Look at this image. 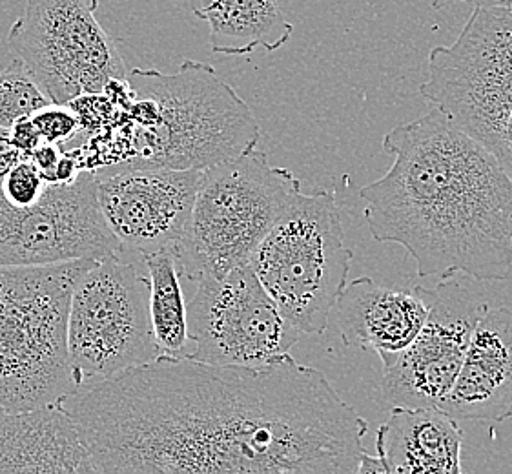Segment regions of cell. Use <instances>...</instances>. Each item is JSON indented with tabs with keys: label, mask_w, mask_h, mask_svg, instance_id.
Instances as JSON below:
<instances>
[{
	"label": "cell",
	"mask_w": 512,
	"mask_h": 474,
	"mask_svg": "<svg viewBox=\"0 0 512 474\" xmlns=\"http://www.w3.org/2000/svg\"><path fill=\"white\" fill-rule=\"evenodd\" d=\"M463 431L440 407H392L376 434L381 473L460 474Z\"/></svg>",
	"instance_id": "17"
},
{
	"label": "cell",
	"mask_w": 512,
	"mask_h": 474,
	"mask_svg": "<svg viewBox=\"0 0 512 474\" xmlns=\"http://www.w3.org/2000/svg\"><path fill=\"white\" fill-rule=\"evenodd\" d=\"M0 473H97L70 414L57 403L0 418Z\"/></svg>",
	"instance_id": "16"
},
{
	"label": "cell",
	"mask_w": 512,
	"mask_h": 474,
	"mask_svg": "<svg viewBox=\"0 0 512 474\" xmlns=\"http://www.w3.org/2000/svg\"><path fill=\"white\" fill-rule=\"evenodd\" d=\"M99 0H26L8 44L50 103L70 104L101 93L128 70L112 37L97 21Z\"/></svg>",
	"instance_id": "9"
},
{
	"label": "cell",
	"mask_w": 512,
	"mask_h": 474,
	"mask_svg": "<svg viewBox=\"0 0 512 474\" xmlns=\"http://www.w3.org/2000/svg\"><path fill=\"white\" fill-rule=\"evenodd\" d=\"M24 155L13 146L10 139V130L0 128V185L4 181V176L10 172L11 166L19 163Z\"/></svg>",
	"instance_id": "26"
},
{
	"label": "cell",
	"mask_w": 512,
	"mask_h": 474,
	"mask_svg": "<svg viewBox=\"0 0 512 474\" xmlns=\"http://www.w3.org/2000/svg\"><path fill=\"white\" fill-rule=\"evenodd\" d=\"M57 405L97 473L349 474L367 453L369 423L290 354L261 367L159 354Z\"/></svg>",
	"instance_id": "1"
},
{
	"label": "cell",
	"mask_w": 512,
	"mask_h": 474,
	"mask_svg": "<svg viewBox=\"0 0 512 474\" xmlns=\"http://www.w3.org/2000/svg\"><path fill=\"white\" fill-rule=\"evenodd\" d=\"M4 413H6V411H4V409H2V407H0V418H2V416H4Z\"/></svg>",
	"instance_id": "30"
},
{
	"label": "cell",
	"mask_w": 512,
	"mask_h": 474,
	"mask_svg": "<svg viewBox=\"0 0 512 474\" xmlns=\"http://www.w3.org/2000/svg\"><path fill=\"white\" fill-rule=\"evenodd\" d=\"M334 309L345 345L376 352L387 367L418 336L429 299L421 285L401 292L363 276L347 283Z\"/></svg>",
	"instance_id": "15"
},
{
	"label": "cell",
	"mask_w": 512,
	"mask_h": 474,
	"mask_svg": "<svg viewBox=\"0 0 512 474\" xmlns=\"http://www.w3.org/2000/svg\"><path fill=\"white\" fill-rule=\"evenodd\" d=\"M458 276L425 287L429 314L407 349L383 367L381 396L390 407H440L460 374L472 332L489 303Z\"/></svg>",
	"instance_id": "12"
},
{
	"label": "cell",
	"mask_w": 512,
	"mask_h": 474,
	"mask_svg": "<svg viewBox=\"0 0 512 474\" xmlns=\"http://www.w3.org/2000/svg\"><path fill=\"white\" fill-rule=\"evenodd\" d=\"M494 155L498 157V161L502 163L503 168L509 172L512 165V112L503 124L498 145L494 148Z\"/></svg>",
	"instance_id": "27"
},
{
	"label": "cell",
	"mask_w": 512,
	"mask_h": 474,
	"mask_svg": "<svg viewBox=\"0 0 512 474\" xmlns=\"http://www.w3.org/2000/svg\"><path fill=\"white\" fill-rule=\"evenodd\" d=\"M150 287L143 258L119 252L93 259L75 281L68 312L73 382H97L155 360Z\"/></svg>",
	"instance_id": "7"
},
{
	"label": "cell",
	"mask_w": 512,
	"mask_h": 474,
	"mask_svg": "<svg viewBox=\"0 0 512 474\" xmlns=\"http://www.w3.org/2000/svg\"><path fill=\"white\" fill-rule=\"evenodd\" d=\"M456 420L505 422L512 416V309H487L472 332L460 374L440 405Z\"/></svg>",
	"instance_id": "14"
},
{
	"label": "cell",
	"mask_w": 512,
	"mask_h": 474,
	"mask_svg": "<svg viewBox=\"0 0 512 474\" xmlns=\"http://www.w3.org/2000/svg\"><path fill=\"white\" fill-rule=\"evenodd\" d=\"M48 103L19 57L0 72V128H10Z\"/></svg>",
	"instance_id": "20"
},
{
	"label": "cell",
	"mask_w": 512,
	"mask_h": 474,
	"mask_svg": "<svg viewBox=\"0 0 512 474\" xmlns=\"http://www.w3.org/2000/svg\"><path fill=\"white\" fill-rule=\"evenodd\" d=\"M190 8L208 22L210 46L221 55L277 52L294 33L277 0H192Z\"/></svg>",
	"instance_id": "18"
},
{
	"label": "cell",
	"mask_w": 512,
	"mask_h": 474,
	"mask_svg": "<svg viewBox=\"0 0 512 474\" xmlns=\"http://www.w3.org/2000/svg\"><path fill=\"white\" fill-rule=\"evenodd\" d=\"M387 174L359 190L370 236L416 261L420 278L512 279V176L438 108L392 128Z\"/></svg>",
	"instance_id": "2"
},
{
	"label": "cell",
	"mask_w": 512,
	"mask_h": 474,
	"mask_svg": "<svg viewBox=\"0 0 512 474\" xmlns=\"http://www.w3.org/2000/svg\"><path fill=\"white\" fill-rule=\"evenodd\" d=\"M128 84L126 148L117 166L206 170L259 146L256 115L206 62L186 59L170 75L135 68Z\"/></svg>",
	"instance_id": "3"
},
{
	"label": "cell",
	"mask_w": 512,
	"mask_h": 474,
	"mask_svg": "<svg viewBox=\"0 0 512 474\" xmlns=\"http://www.w3.org/2000/svg\"><path fill=\"white\" fill-rule=\"evenodd\" d=\"M143 259L150 287V321L159 352L186 356L192 349V340L177 256L174 250H161Z\"/></svg>",
	"instance_id": "19"
},
{
	"label": "cell",
	"mask_w": 512,
	"mask_h": 474,
	"mask_svg": "<svg viewBox=\"0 0 512 474\" xmlns=\"http://www.w3.org/2000/svg\"><path fill=\"white\" fill-rule=\"evenodd\" d=\"M188 303V358L261 367L292 351L301 332L283 316L250 263L223 278H201Z\"/></svg>",
	"instance_id": "10"
},
{
	"label": "cell",
	"mask_w": 512,
	"mask_h": 474,
	"mask_svg": "<svg viewBox=\"0 0 512 474\" xmlns=\"http://www.w3.org/2000/svg\"><path fill=\"white\" fill-rule=\"evenodd\" d=\"M420 93L494 154L512 112V10L476 6L458 39L432 50Z\"/></svg>",
	"instance_id": "8"
},
{
	"label": "cell",
	"mask_w": 512,
	"mask_h": 474,
	"mask_svg": "<svg viewBox=\"0 0 512 474\" xmlns=\"http://www.w3.org/2000/svg\"><path fill=\"white\" fill-rule=\"evenodd\" d=\"M123 252L104 221L93 170L72 183H48L31 207L0 194V268L41 267Z\"/></svg>",
	"instance_id": "11"
},
{
	"label": "cell",
	"mask_w": 512,
	"mask_h": 474,
	"mask_svg": "<svg viewBox=\"0 0 512 474\" xmlns=\"http://www.w3.org/2000/svg\"><path fill=\"white\" fill-rule=\"evenodd\" d=\"M8 130L11 143L24 157H30L31 152L42 143L41 135L37 132L35 124L31 123L30 117H22L17 123L11 124Z\"/></svg>",
	"instance_id": "24"
},
{
	"label": "cell",
	"mask_w": 512,
	"mask_h": 474,
	"mask_svg": "<svg viewBox=\"0 0 512 474\" xmlns=\"http://www.w3.org/2000/svg\"><path fill=\"white\" fill-rule=\"evenodd\" d=\"M93 172L104 221L123 252L137 258L175 252L205 170L112 165Z\"/></svg>",
	"instance_id": "13"
},
{
	"label": "cell",
	"mask_w": 512,
	"mask_h": 474,
	"mask_svg": "<svg viewBox=\"0 0 512 474\" xmlns=\"http://www.w3.org/2000/svg\"><path fill=\"white\" fill-rule=\"evenodd\" d=\"M476 6H487V8H507L512 10V0H474Z\"/></svg>",
	"instance_id": "28"
},
{
	"label": "cell",
	"mask_w": 512,
	"mask_h": 474,
	"mask_svg": "<svg viewBox=\"0 0 512 474\" xmlns=\"http://www.w3.org/2000/svg\"><path fill=\"white\" fill-rule=\"evenodd\" d=\"M299 192L301 181L270 165L259 148L208 166L175 248L181 274L192 281L223 278L248 263Z\"/></svg>",
	"instance_id": "5"
},
{
	"label": "cell",
	"mask_w": 512,
	"mask_h": 474,
	"mask_svg": "<svg viewBox=\"0 0 512 474\" xmlns=\"http://www.w3.org/2000/svg\"><path fill=\"white\" fill-rule=\"evenodd\" d=\"M456 2H474V0H431L432 6L434 8H447V6H451V4H456Z\"/></svg>",
	"instance_id": "29"
},
{
	"label": "cell",
	"mask_w": 512,
	"mask_h": 474,
	"mask_svg": "<svg viewBox=\"0 0 512 474\" xmlns=\"http://www.w3.org/2000/svg\"><path fill=\"white\" fill-rule=\"evenodd\" d=\"M82 170H86L84 161H82V150H75V152H66L62 154L59 165L55 168V176H53V183H72L81 174Z\"/></svg>",
	"instance_id": "25"
},
{
	"label": "cell",
	"mask_w": 512,
	"mask_h": 474,
	"mask_svg": "<svg viewBox=\"0 0 512 474\" xmlns=\"http://www.w3.org/2000/svg\"><path fill=\"white\" fill-rule=\"evenodd\" d=\"M509 174H511V176H512V165H511V168H509Z\"/></svg>",
	"instance_id": "31"
},
{
	"label": "cell",
	"mask_w": 512,
	"mask_h": 474,
	"mask_svg": "<svg viewBox=\"0 0 512 474\" xmlns=\"http://www.w3.org/2000/svg\"><path fill=\"white\" fill-rule=\"evenodd\" d=\"M92 263L0 268V407L6 413L52 405L77 389L68 312L73 285Z\"/></svg>",
	"instance_id": "4"
},
{
	"label": "cell",
	"mask_w": 512,
	"mask_h": 474,
	"mask_svg": "<svg viewBox=\"0 0 512 474\" xmlns=\"http://www.w3.org/2000/svg\"><path fill=\"white\" fill-rule=\"evenodd\" d=\"M46 179L39 168L31 163L30 157H22L19 163L11 166L0 185V194L17 207H31L41 201L46 190Z\"/></svg>",
	"instance_id": "21"
},
{
	"label": "cell",
	"mask_w": 512,
	"mask_h": 474,
	"mask_svg": "<svg viewBox=\"0 0 512 474\" xmlns=\"http://www.w3.org/2000/svg\"><path fill=\"white\" fill-rule=\"evenodd\" d=\"M42 141L66 145L82 130L81 119L70 104L48 103L30 115Z\"/></svg>",
	"instance_id": "22"
},
{
	"label": "cell",
	"mask_w": 512,
	"mask_h": 474,
	"mask_svg": "<svg viewBox=\"0 0 512 474\" xmlns=\"http://www.w3.org/2000/svg\"><path fill=\"white\" fill-rule=\"evenodd\" d=\"M248 263L301 334H323L352 263L336 196L299 192Z\"/></svg>",
	"instance_id": "6"
},
{
	"label": "cell",
	"mask_w": 512,
	"mask_h": 474,
	"mask_svg": "<svg viewBox=\"0 0 512 474\" xmlns=\"http://www.w3.org/2000/svg\"><path fill=\"white\" fill-rule=\"evenodd\" d=\"M62 154H64V146L59 143H46V141H42L41 145L31 152V163L39 168L46 183H53L55 168L59 165Z\"/></svg>",
	"instance_id": "23"
}]
</instances>
